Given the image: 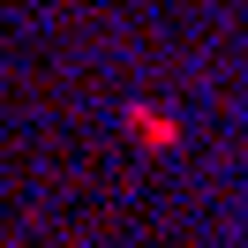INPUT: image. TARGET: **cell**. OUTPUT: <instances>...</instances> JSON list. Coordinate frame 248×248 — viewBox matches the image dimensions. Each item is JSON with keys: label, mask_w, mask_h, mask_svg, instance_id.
Instances as JSON below:
<instances>
[{"label": "cell", "mask_w": 248, "mask_h": 248, "mask_svg": "<svg viewBox=\"0 0 248 248\" xmlns=\"http://www.w3.org/2000/svg\"><path fill=\"white\" fill-rule=\"evenodd\" d=\"M128 128H136L151 151H173V143H181V121H173V113H151V106H128Z\"/></svg>", "instance_id": "cell-1"}]
</instances>
